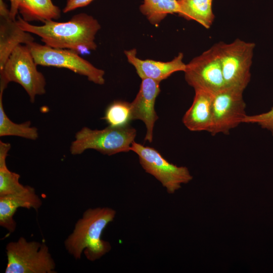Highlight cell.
Listing matches in <instances>:
<instances>
[{
    "label": "cell",
    "instance_id": "obj_13",
    "mask_svg": "<svg viewBox=\"0 0 273 273\" xmlns=\"http://www.w3.org/2000/svg\"><path fill=\"white\" fill-rule=\"evenodd\" d=\"M42 201L34 189L28 186L22 192L0 196V225L10 233L15 231L16 223L14 215L20 207L37 210Z\"/></svg>",
    "mask_w": 273,
    "mask_h": 273
},
{
    "label": "cell",
    "instance_id": "obj_24",
    "mask_svg": "<svg viewBox=\"0 0 273 273\" xmlns=\"http://www.w3.org/2000/svg\"><path fill=\"white\" fill-rule=\"evenodd\" d=\"M10 3L11 17L13 20H16V17L18 13L19 0H9Z\"/></svg>",
    "mask_w": 273,
    "mask_h": 273
},
{
    "label": "cell",
    "instance_id": "obj_19",
    "mask_svg": "<svg viewBox=\"0 0 273 273\" xmlns=\"http://www.w3.org/2000/svg\"><path fill=\"white\" fill-rule=\"evenodd\" d=\"M3 92L4 90L0 89V136H16L36 140L38 138V129L35 127L31 126L30 121L18 124L8 117L3 106Z\"/></svg>",
    "mask_w": 273,
    "mask_h": 273
},
{
    "label": "cell",
    "instance_id": "obj_2",
    "mask_svg": "<svg viewBox=\"0 0 273 273\" xmlns=\"http://www.w3.org/2000/svg\"><path fill=\"white\" fill-rule=\"evenodd\" d=\"M115 215L116 211L107 207L86 210L65 241L67 251L76 259H79L83 252L86 258L92 261L109 252L111 246L108 242L102 240L101 236Z\"/></svg>",
    "mask_w": 273,
    "mask_h": 273
},
{
    "label": "cell",
    "instance_id": "obj_17",
    "mask_svg": "<svg viewBox=\"0 0 273 273\" xmlns=\"http://www.w3.org/2000/svg\"><path fill=\"white\" fill-rule=\"evenodd\" d=\"M213 0H177L178 14L187 19L197 21L205 28L212 25L214 19Z\"/></svg>",
    "mask_w": 273,
    "mask_h": 273
},
{
    "label": "cell",
    "instance_id": "obj_18",
    "mask_svg": "<svg viewBox=\"0 0 273 273\" xmlns=\"http://www.w3.org/2000/svg\"><path fill=\"white\" fill-rule=\"evenodd\" d=\"M10 149V144L0 141V196L20 193L28 187L20 183L19 174L7 167L6 158Z\"/></svg>",
    "mask_w": 273,
    "mask_h": 273
},
{
    "label": "cell",
    "instance_id": "obj_12",
    "mask_svg": "<svg viewBox=\"0 0 273 273\" xmlns=\"http://www.w3.org/2000/svg\"><path fill=\"white\" fill-rule=\"evenodd\" d=\"M128 62L135 69L140 77L149 78L161 82L178 71H184L186 64L183 61L184 55L179 53L172 60L168 62L150 59L142 60L136 56V50L132 49L124 51Z\"/></svg>",
    "mask_w": 273,
    "mask_h": 273
},
{
    "label": "cell",
    "instance_id": "obj_21",
    "mask_svg": "<svg viewBox=\"0 0 273 273\" xmlns=\"http://www.w3.org/2000/svg\"><path fill=\"white\" fill-rule=\"evenodd\" d=\"M103 119L111 127L128 126L132 120L130 103L122 101H113L107 107Z\"/></svg>",
    "mask_w": 273,
    "mask_h": 273
},
{
    "label": "cell",
    "instance_id": "obj_20",
    "mask_svg": "<svg viewBox=\"0 0 273 273\" xmlns=\"http://www.w3.org/2000/svg\"><path fill=\"white\" fill-rule=\"evenodd\" d=\"M140 12L153 25H158L168 14H177V0H143Z\"/></svg>",
    "mask_w": 273,
    "mask_h": 273
},
{
    "label": "cell",
    "instance_id": "obj_16",
    "mask_svg": "<svg viewBox=\"0 0 273 273\" xmlns=\"http://www.w3.org/2000/svg\"><path fill=\"white\" fill-rule=\"evenodd\" d=\"M18 12L26 22L43 23L55 20L61 16V10L52 0H19Z\"/></svg>",
    "mask_w": 273,
    "mask_h": 273
},
{
    "label": "cell",
    "instance_id": "obj_23",
    "mask_svg": "<svg viewBox=\"0 0 273 273\" xmlns=\"http://www.w3.org/2000/svg\"><path fill=\"white\" fill-rule=\"evenodd\" d=\"M94 0H66L63 12L66 13L88 5Z\"/></svg>",
    "mask_w": 273,
    "mask_h": 273
},
{
    "label": "cell",
    "instance_id": "obj_11",
    "mask_svg": "<svg viewBox=\"0 0 273 273\" xmlns=\"http://www.w3.org/2000/svg\"><path fill=\"white\" fill-rule=\"evenodd\" d=\"M160 92V82L142 79L139 91L130 103L132 120H142L146 125L147 131L145 141L151 143L153 129L158 116L155 110V103Z\"/></svg>",
    "mask_w": 273,
    "mask_h": 273
},
{
    "label": "cell",
    "instance_id": "obj_5",
    "mask_svg": "<svg viewBox=\"0 0 273 273\" xmlns=\"http://www.w3.org/2000/svg\"><path fill=\"white\" fill-rule=\"evenodd\" d=\"M6 273H54L55 263L44 243L21 237L6 246Z\"/></svg>",
    "mask_w": 273,
    "mask_h": 273
},
{
    "label": "cell",
    "instance_id": "obj_7",
    "mask_svg": "<svg viewBox=\"0 0 273 273\" xmlns=\"http://www.w3.org/2000/svg\"><path fill=\"white\" fill-rule=\"evenodd\" d=\"M26 46L37 65L68 69L85 76L95 84L103 85L105 83L104 70L94 66L75 51L54 48L34 41Z\"/></svg>",
    "mask_w": 273,
    "mask_h": 273
},
{
    "label": "cell",
    "instance_id": "obj_15",
    "mask_svg": "<svg viewBox=\"0 0 273 273\" xmlns=\"http://www.w3.org/2000/svg\"><path fill=\"white\" fill-rule=\"evenodd\" d=\"M32 34L21 29L10 15L0 16V70L17 46L34 41Z\"/></svg>",
    "mask_w": 273,
    "mask_h": 273
},
{
    "label": "cell",
    "instance_id": "obj_4",
    "mask_svg": "<svg viewBox=\"0 0 273 273\" xmlns=\"http://www.w3.org/2000/svg\"><path fill=\"white\" fill-rule=\"evenodd\" d=\"M136 135V130L128 125L122 127L108 126L100 130L83 127L76 133L70 152L76 155L93 149L109 156L127 152L130 151Z\"/></svg>",
    "mask_w": 273,
    "mask_h": 273
},
{
    "label": "cell",
    "instance_id": "obj_6",
    "mask_svg": "<svg viewBox=\"0 0 273 273\" xmlns=\"http://www.w3.org/2000/svg\"><path fill=\"white\" fill-rule=\"evenodd\" d=\"M216 44L225 86L244 90L251 79L255 43L237 38L230 43Z\"/></svg>",
    "mask_w": 273,
    "mask_h": 273
},
{
    "label": "cell",
    "instance_id": "obj_8",
    "mask_svg": "<svg viewBox=\"0 0 273 273\" xmlns=\"http://www.w3.org/2000/svg\"><path fill=\"white\" fill-rule=\"evenodd\" d=\"M139 157L140 163L145 171L153 175L172 194L188 183L193 176L188 168L171 163L155 149L134 142L130 148Z\"/></svg>",
    "mask_w": 273,
    "mask_h": 273
},
{
    "label": "cell",
    "instance_id": "obj_14",
    "mask_svg": "<svg viewBox=\"0 0 273 273\" xmlns=\"http://www.w3.org/2000/svg\"><path fill=\"white\" fill-rule=\"evenodd\" d=\"M195 92L192 104L184 115L183 122L191 131L209 132L212 123L213 94L203 90Z\"/></svg>",
    "mask_w": 273,
    "mask_h": 273
},
{
    "label": "cell",
    "instance_id": "obj_1",
    "mask_svg": "<svg viewBox=\"0 0 273 273\" xmlns=\"http://www.w3.org/2000/svg\"><path fill=\"white\" fill-rule=\"evenodd\" d=\"M17 18V23L21 29L38 36L49 47L71 50L79 54L95 51L97 48L95 38L101 25L86 13L77 14L66 22L52 20L38 26L25 21L19 15Z\"/></svg>",
    "mask_w": 273,
    "mask_h": 273
},
{
    "label": "cell",
    "instance_id": "obj_22",
    "mask_svg": "<svg viewBox=\"0 0 273 273\" xmlns=\"http://www.w3.org/2000/svg\"><path fill=\"white\" fill-rule=\"evenodd\" d=\"M243 123H255L269 130L273 135V107L268 112L255 115H246Z\"/></svg>",
    "mask_w": 273,
    "mask_h": 273
},
{
    "label": "cell",
    "instance_id": "obj_10",
    "mask_svg": "<svg viewBox=\"0 0 273 273\" xmlns=\"http://www.w3.org/2000/svg\"><path fill=\"white\" fill-rule=\"evenodd\" d=\"M243 92L239 88L225 86L213 94L212 123L209 131L211 135L229 134L231 129L243 123L247 115Z\"/></svg>",
    "mask_w": 273,
    "mask_h": 273
},
{
    "label": "cell",
    "instance_id": "obj_9",
    "mask_svg": "<svg viewBox=\"0 0 273 273\" xmlns=\"http://www.w3.org/2000/svg\"><path fill=\"white\" fill-rule=\"evenodd\" d=\"M184 72L195 91L214 94L225 86L216 43L186 64Z\"/></svg>",
    "mask_w": 273,
    "mask_h": 273
},
{
    "label": "cell",
    "instance_id": "obj_3",
    "mask_svg": "<svg viewBox=\"0 0 273 273\" xmlns=\"http://www.w3.org/2000/svg\"><path fill=\"white\" fill-rule=\"evenodd\" d=\"M33 56L26 45L20 44L12 52L3 68L0 70V89L10 82L21 85L33 103L38 95L46 93V80L37 69Z\"/></svg>",
    "mask_w": 273,
    "mask_h": 273
}]
</instances>
